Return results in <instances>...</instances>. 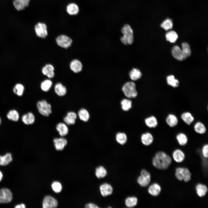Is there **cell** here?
I'll return each instance as SVG.
<instances>
[{
    "label": "cell",
    "instance_id": "obj_16",
    "mask_svg": "<svg viewBox=\"0 0 208 208\" xmlns=\"http://www.w3.org/2000/svg\"><path fill=\"white\" fill-rule=\"evenodd\" d=\"M77 117V115L75 113L73 112H70L67 113L66 116L64 118V121L66 125H73L75 123Z\"/></svg>",
    "mask_w": 208,
    "mask_h": 208
},
{
    "label": "cell",
    "instance_id": "obj_32",
    "mask_svg": "<svg viewBox=\"0 0 208 208\" xmlns=\"http://www.w3.org/2000/svg\"><path fill=\"white\" fill-rule=\"evenodd\" d=\"M78 116L81 120L85 122L88 121L90 118V114L84 108L81 109L79 110Z\"/></svg>",
    "mask_w": 208,
    "mask_h": 208
},
{
    "label": "cell",
    "instance_id": "obj_46",
    "mask_svg": "<svg viewBox=\"0 0 208 208\" xmlns=\"http://www.w3.org/2000/svg\"><path fill=\"white\" fill-rule=\"evenodd\" d=\"M202 154L204 157H208V145L206 144L203 145L202 148Z\"/></svg>",
    "mask_w": 208,
    "mask_h": 208
},
{
    "label": "cell",
    "instance_id": "obj_7",
    "mask_svg": "<svg viewBox=\"0 0 208 208\" xmlns=\"http://www.w3.org/2000/svg\"><path fill=\"white\" fill-rule=\"evenodd\" d=\"M56 40L59 46L66 49L70 47L72 42L71 39L64 35H61L58 36L56 38Z\"/></svg>",
    "mask_w": 208,
    "mask_h": 208
},
{
    "label": "cell",
    "instance_id": "obj_8",
    "mask_svg": "<svg viewBox=\"0 0 208 208\" xmlns=\"http://www.w3.org/2000/svg\"><path fill=\"white\" fill-rule=\"evenodd\" d=\"M12 198L11 191L7 188L0 189V203L10 202Z\"/></svg>",
    "mask_w": 208,
    "mask_h": 208
},
{
    "label": "cell",
    "instance_id": "obj_29",
    "mask_svg": "<svg viewBox=\"0 0 208 208\" xmlns=\"http://www.w3.org/2000/svg\"><path fill=\"white\" fill-rule=\"evenodd\" d=\"M129 75L131 79L135 81L141 78L142 74L139 69L133 68L129 72Z\"/></svg>",
    "mask_w": 208,
    "mask_h": 208
},
{
    "label": "cell",
    "instance_id": "obj_23",
    "mask_svg": "<svg viewBox=\"0 0 208 208\" xmlns=\"http://www.w3.org/2000/svg\"><path fill=\"white\" fill-rule=\"evenodd\" d=\"M56 128L60 135L61 136H65L68 133V129L66 124L65 123H59L57 125Z\"/></svg>",
    "mask_w": 208,
    "mask_h": 208
},
{
    "label": "cell",
    "instance_id": "obj_26",
    "mask_svg": "<svg viewBox=\"0 0 208 208\" xmlns=\"http://www.w3.org/2000/svg\"><path fill=\"white\" fill-rule=\"evenodd\" d=\"M35 118L34 114L30 112L23 115L22 117L23 122L27 125L33 124L34 122Z\"/></svg>",
    "mask_w": 208,
    "mask_h": 208
},
{
    "label": "cell",
    "instance_id": "obj_37",
    "mask_svg": "<svg viewBox=\"0 0 208 208\" xmlns=\"http://www.w3.org/2000/svg\"><path fill=\"white\" fill-rule=\"evenodd\" d=\"M7 116L9 120L15 122L18 121L19 118L18 112L15 109L10 110L8 113Z\"/></svg>",
    "mask_w": 208,
    "mask_h": 208
},
{
    "label": "cell",
    "instance_id": "obj_28",
    "mask_svg": "<svg viewBox=\"0 0 208 208\" xmlns=\"http://www.w3.org/2000/svg\"><path fill=\"white\" fill-rule=\"evenodd\" d=\"M196 190L198 195L200 197L204 196L207 193L208 189L205 185L199 183L196 187Z\"/></svg>",
    "mask_w": 208,
    "mask_h": 208
},
{
    "label": "cell",
    "instance_id": "obj_43",
    "mask_svg": "<svg viewBox=\"0 0 208 208\" xmlns=\"http://www.w3.org/2000/svg\"><path fill=\"white\" fill-rule=\"evenodd\" d=\"M24 90V86L20 83L16 84L13 89L14 92L19 96H21L23 95Z\"/></svg>",
    "mask_w": 208,
    "mask_h": 208
},
{
    "label": "cell",
    "instance_id": "obj_47",
    "mask_svg": "<svg viewBox=\"0 0 208 208\" xmlns=\"http://www.w3.org/2000/svg\"><path fill=\"white\" fill-rule=\"evenodd\" d=\"M85 207L87 208H98L99 207L96 205L92 203H89L86 204Z\"/></svg>",
    "mask_w": 208,
    "mask_h": 208
},
{
    "label": "cell",
    "instance_id": "obj_33",
    "mask_svg": "<svg viewBox=\"0 0 208 208\" xmlns=\"http://www.w3.org/2000/svg\"><path fill=\"white\" fill-rule=\"evenodd\" d=\"M138 199L135 196H129L127 197L125 200V203L127 207H133L137 204Z\"/></svg>",
    "mask_w": 208,
    "mask_h": 208
},
{
    "label": "cell",
    "instance_id": "obj_17",
    "mask_svg": "<svg viewBox=\"0 0 208 208\" xmlns=\"http://www.w3.org/2000/svg\"><path fill=\"white\" fill-rule=\"evenodd\" d=\"M55 149L57 150H62L67 144V141L64 138H56L53 140Z\"/></svg>",
    "mask_w": 208,
    "mask_h": 208
},
{
    "label": "cell",
    "instance_id": "obj_1",
    "mask_svg": "<svg viewBox=\"0 0 208 208\" xmlns=\"http://www.w3.org/2000/svg\"><path fill=\"white\" fill-rule=\"evenodd\" d=\"M172 162L170 157L163 151L157 152L153 157L152 163L156 168L161 170L167 169Z\"/></svg>",
    "mask_w": 208,
    "mask_h": 208
},
{
    "label": "cell",
    "instance_id": "obj_36",
    "mask_svg": "<svg viewBox=\"0 0 208 208\" xmlns=\"http://www.w3.org/2000/svg\"><path fill=\"white\" fill-rule=\"evenodd\" d=\"M116 139L117 142L122 145L125 144L127 141V137L126 134L122 132L118 133L116 134Z\"/></svg>",
    "mask_w": 208,
    "mask_h": 208
},
{
    "label": "cell",
    "instance_id": "obj_27",
    "mask_svg": "<svg viewBox=\"0 0 208 208\" xmlns=\"http://www.w3.org/2000/svg\"><path fill=\"white\" fill-rule=\"evenodd\" d=\"M176 139L179 144L181 146L186 145L188 141L187 135L183 132L178 133L176 135Z\"/></svg>",
    "mask_w": 208,
    "mask_h": 208
},
{
    "label": "cell",
    "instance_id": "obj_35",
    "mask_svg": "<svg viewBox=\"0 0 208 208\" xmlns=\"http://www.w3.org/2000/svg\"><path fill=\"white\" fill-rule=\"evenodd\" d=\"M107 174L106 169L102 166H99L96 168L95 170V175L98 179L104 177Z\"/></svg>",
    "mask_w": 208,
    "mask_h": 208
},
{
    "label": "cell",
    "instance_id": "obj_40",
    "mask_svg": "<svg viewBox=\"0 0 208 208\" xmlns=\"http://www.w3.org/2000/svg\"><path fill=\"white\" fill-rule=\"evenodd\" d=\"M173 25L172 19L170 18H167L161 23L160 26L165 30H168L172 29Z\"/></svg>",
    "mask_w": 208,
    "mask_h": 208
},
{
    "label": "cell",
    "instance_id": "obj_34",
    "mask_svg": "<svg viewBox=\"0 0 208 208\" xmlns=\"http://www.w3.org/2000/svg\"><path fill=\"white\" fill-rule=\"evenodd\" d=\"M66 10L69 14L75 15L78 13L79 8L77 4L74 3H71L67 6Z\"/></svg>",
    "mask_w": 208,
    "mask_h": 208
},
{
    "label": "cell",
    "instance_id": "obj_24",
    "mask_svg": "<svg viewBox=\"0 0 208 208\" xmlns=\"http://www.w3.org/2000/svg\"><path fill=\"white\" fill-rule=\"evenodd\" d=\"M70 68L74 72L78 73L81 70L82 65L79 60L75 59L72 60L70 62Z\"/></svg>",
    "mask_w": 208,
    "mask_h": 208
},
{
    "label": "cell",
    "instance_id": "obj_42",
    "mask_svg": "<svg viewBox=\"0 0 208 208\" xmlns=\"http://www.w3.org/2000/svg\"><path fill=\"white\" fill-rule=\"evenodd\" d=\"M167 80L168 84L174 88L177 87L179 86V81L175 79L173 75L168 76L167 78Z\"/></svg>",
    "mask_w": 208,
    "mask_h": 208
},
{
    "label": "cell",
    "instance_id": "obj_12",
    "mask_svg": "<svg viewBox=\"0 0 208 208\" xmlns=\"http://www.w3.org/2000/svg\"><path fill=\"white\" fill-rule=\"evenodd\" d=\"M167 124L171 127L176 126L179 123V120L177 116L173 114H168L165 119Z\"/></svg>",
    "mask_w": 208,
    "mask_h": 208
},
{
    "label": "cell",
    "instance_id": "obj_18",
    "mask_svg": "<svg viewBox=\"0 0 208 208\" xmlns=\"http://www.w3.org/2000/svg\"><path fill=\"white\" fill-rule=\"evenodd\" d=\"M144 122L147 127L151 128L157 127L158 123L156 117L153 115L146 118L144 120Z\"/></svg>",
    "mask_w": 208,
    "mask_h": 208
},
{
    "label": "cell",
    "instance_id": "obj_2",
    "mask_svg": "<svg viewBox=\"0 0 208 208\" xmlns=\"http://www.w3.org/2000/svg\"><path fill=\"white\" fill-rule=\"evenodd\" d=\"M121 32L123 34L120 38L122 43L125 45L132 44L134 41L133 31L130 25H125L121 29Z\"/></svg>",
    "mask_w": 208,
    "mask_h": 208
},
{
    "label": "cell",
    "instance_id": "obj_21",
    "mask_svg": "<svg viewBox=\"0 0 208 208\" xmlns=\"http://www.w3.org/2000/svg\"><path fill=\"white\" fill-rule=\"evenodd\" d=\"M194 131L197 133L200 134H203L206 133L207 128L205 125L200 121L196 122L193 127Z\"/></svg>",
    "mask_w": 208,
    "mask_h": 208
},
{
    "label": "cell",
    "instance_id": "obj_4",
    "mask_svg": "<svg viewBox=\"0 0 208 208\" xmlns=\"http://www.w3.org/2000/svg\"><path fill=\"white\" fill-rule=\"evenodd\" d=\"M175 176L179 180L187 182L190 180L191 174L187 168L179 167L176 169Z\"/></svg>",
    "mask_w": 208,
    "mask_h": 208
},
{
    "label": "cell",
    "instance_id": "obj_3",
    "mask_svg": "<svg viewBox=\"0 0 208 208\" xmlns=\"http://www.w3.org/2000/svg\"><path fill=\"white\" fill-rule=\"evenodd\" d=\"M122 90L125 95L128 98H134L138 95L136 85L133 82L129 81L125 83L122 86Z\"/></svg>",
    "mask_w": 208,
    "mask_h": 208
},
{
    "label": "cell",
    "instance_id": "obj_45",
    "mask_svg": "<svg viewBox=\"0 0 208 208\" xmlns=\"http://www.w3.org/2000/svg\"><path fill=\"white\" fill-rule=\"evenodd\" d=\"M53 190L56 193L60 192L62 189V186L61 183L57 181L54 182L51 185Z\"/></svg>",
    "mask_w": 208,
    "mask_h": 208
},
{
    "label": "cell",
    "instance_id": "obj_49",
    "mask_svg": "<svg viewBox=\"0 0 208 208\" xmlns=\"http://www.w3.org/2000/svg\"><path fill=\"white\" fill-rule=\"evenodd\" d=\"M3 176V174L1 171H0V182L2 179Z\"/></svg>",
    "mask_w": 208,
    "mask_h": 208
},
{
    "label": "cell",
    "instance_id": "obj_31",
    "mask_svg": "<svg viewBox=\"0 0 208 208\" xmlns=\"http://www.w3.org/2000/svg\"><path fill=\"white\" fill-rule=\"evenodd\" d=\"M12 160V156L10 153H7L3 156L0 155V166L6 165Z\"/></svg>",
    "mask_w": 208,
    "mask_h": 208
},
{
    "label": "cell",
    "instance_id": "obj_20",
    "mask_svg": "<svg viewBox=\"0 0 208 208\" xmlns=\"http://www.w3.org/2000/svg\"><path fill=\"white\" fill-rule=\"evenodd\" d=\"M172 157L175 161L177 163L182 162L185 158V155L183 152L179 149H176L173 152Z\"/></svg>",
    "mask_w": 208,
    "mask_h": 208
},
{
    "label": "cell",
    "instance_id": "obj_14",
    "mask_svg": "<svg viewBox=\"0 0 208 208\" xmlns=\"http://www.w3.org/2000/svg\"><path fill=\"white\" fill-rule=\"evenodd\" d=\"M172 53L173 57L177 60L182 61L185 59L181 49L178 46H175L172 48Z\"/></svg>",
    "mask_w": 208,
    "mask_h": 208
},
{
    "label": "cell",
    "instance_id": "obj_25",
    "mask_svg": "<svg viewBox=\"0 0 208 208\" xmlns=\"http://www.w3.org/2000/svg\"><path fill=\"white\" fill-rule=\"evenodd\" d=\"M29 0H14L13 4L15 8L18 10L24 9L28 6Z\"/></svg>",
    "mask_w": 208,
    "mask_h": 208
},
{
    "label": "cell",
    "instance_id": "obj_38",
    "mask_svg": "<svg viewBox=\"0 0 208 208\" xmlns=\"http://www.w3.org/2000/svg\"><path fill=\"white\" fill-rule=\"evenodd\" d=\"M166 38L167 41L171 43H174L177 40L178 36L176 32L171 31L166 34Z\"/></svg>",
    "mask_w": 208,
    "mask_h": 208
},
{
    "label": "cell",
    "instance_id": "obj_39",
    "mask_svg": "<svg viewBox=\"0 0 208 208\" xmlns=\"http://www.w3.org/2000/svg\"><path fill=\"white\" fill-rule=\"evenodd\" d=\"M185 59L190 56L191 51L189 44L186 42L182 44V49Z\"/></svg>",
    "mask_w": 208,
    "mask_h": 208
},
{
    "label": "cell",
    "instance_id": "obj_22",
    "mask_svg": "<svg viewBox=\"0 0 208 208\" xmlns=\"http://www.w3.org/2000/svg\"><path fill=\"white\" fill-rule=\"evenodd\" d=\"M54 68L53 65L47 64L42 68V72L44 75L50 78H52L54 76Z\"/></svg>",
    "mask_w": 208,
    "mask_h": 208
},
{
    "label": "cell",
    "instance_id": "obj_13",
    "mask_svg": "<svg viewBox=\"0 0 208 208\" xmlns=\"http://www.w3.org/2000/svg\"><path fill=\"white\" fill-rule=\"evenodd\" d=\"M141 139L142 144L145 146H148L153 143L154 140V137L151 133L146 132L142 134Z\"/></svg>",
    "mask_w": 208,
    "mask_h": 208
},
{
    "label": "cell",
    "instance_id": "obj_15",
    "mask_svg": "<svg viewBox=\"0 0 208 208\" xmlns=\"http://www.w3.org/2000/svg\"><path fill=\"white\" fill-rule=\"evenodd\" d=\"M182 120L186 125H191L194 121V118L192 114L189 112H183L181 115Z\"/></svg>",
    "mask_w": 208,
    "mask_h": 208
},
{
    "label": "cell",
    "instance_id": "obj_5",
    "mask_svg": "<svg viewBox=\"0 0 208 208\" xmlns=\"http://www.w3.org/2000/svg\"><path fill=\"white\" fill-rule=\"evenodd\" d=\"M39 112L43 116H48L51 113V105L45 100L38 101L37 104Z\"/></svg>",
    "mask_w": 208,
    "mask_h": 208
},
{
    "label": "cell",
    "instance_id": "obj_10",
    "mask_svg": "<svg viewBox=\"0 0 208 208\" xmlns=\"http://www.w3.org/2000/svg\"><path fill=\"white\" fill-rule=\"evenodd\" d=\"M57 205V200L51 196H45L43 200L42 207L44 208H54Z\"/></svg>",
    "mask_w": 208,
    "mask_h": 208
},
{
    "label": "cell",
    "instance_id": "obj_50",
    "mask_svg": "<svg viewBox=\"0 0 208 208\" xmlns=\"http://www.w3.org/2000/svg\"><path fill=\"white\" fill-rule=\"evenodd\" d=\"M1 118L0 117V125L1 124Z\"/></svg>",
    "mask_w": 208,
    "mask_h": 208
},
{
    "label": "cell",
    "instance_id": "obj_44",
    "mask_svg": "<svg viewBox=\"0 0 208 208\" xmlns=\"http://www.w3.org/2000/svg\"><path fill=\"white\" fill-rule=\"evenodd\" d=\"M52 82L50 80L46 79L42 82L40 87L42 90L44 92L48 91L52 85Z\"/></svg>",
    "mask_w": 208,
    "mask_h": 208
},
{
    "label": "cell",
    "instance_id": "obj_30",
    "mask_svg": "<svg viewBox=\"0 0 208 208\" xmlns=\"http://www.w3.org/2000/svg\"><path fill=\"white\" fill-rule=\"evenodd\" d=\"M54 90L56 93L60 96L65 95L67 92L65 87L60 83H58L55 85Z\"/></svg>",
    "mask_w": 208,
    "mask_h": 208
},
{
    "label": "cell",
    "instance_id": "obj_41",
    "mask_svg": "<svg viewBox=\"0 0 208 208\" xmlns=\"http://www.w3.org/2000/svg\"><path fill=\"white\" fill-rule=\"evenodd\" d=\"M132 103L131 101L129 99H123L120 102L122 109L124 111H128L131 108Z\"/></svg>",
    "mask_w": 208,
    "mask_h": 208
},
{
    "label": "cell",
    "instance_id": "obj_48",
    "mask_svg": "<svg viewBox=\"0 0 208 208\" xmlns=\"http://www.w3.org/2000/svg\"><path fill=\"white\" fill-rule=\"evenodd\" d=\"M26 207L25 205L23 204L18 205L15 207L16 208H24Z\"/></svg>",
    "mask_w": 208,
    "mask_h": 208
},
{
    "label": "cell",
    "instance_id": "obj_6",
    "mask_svg": "<svg viewBox=\"0 0 208 208\" xmlns=\"http://www.w3.org/2000/svg\"><path fill=\"white\" fill-rule=\"evenodd\" d=\"M151 179V176L150 173L143 169L141 171V175L138 177L137 181L140 186L145 187L149 184Z\"/></svg>",
    "mask_w": 208,
    "mask_h": 208
},
{
    "label": "cell",
    "instance_id": "obj_11",
    "mask_svg": "<svg viewBox=\"0 0 208 208\" xmlns=\"http://www.w3.org/2000/svg\"><path fill=\"white\" fill-rule=\"evenodd\" d=\"M99 190L101 195L103 197L111 194L113 192V188L112 185L107 183H104L101 185L99 187Z\"/></svg>",
    "mask_w": 208,
    "mask_h": 208
},
{
    "label": "cell",
    "instance_id": "obj_19",
    "mask_svg": "<svg viewBox=\"0 0 208 208\" xmlns=\"http://www.w3.org/2000/svg\"><path fill=\"white\" fill-rule=\"evenodd\" d=\"M161 191L160 186L157 183H154L149 186L148 189V193L154 196H158Z\"/></svg>",
    "mask_w": 208,
    "mask_h": 208
},
{
    "label": "cell",
    "instance_id": "obj_9",
    "mask_svg": "<svg viewBox=\"0 0 208 208\" xmlns=\"http://www.w3.org/2000/svg\"><path fill=\"white\" fill-rule=\"evenodd\" d=\"M35 29L36 34L39 37L44 38L47 35V26L44 23H39L37 24Z\"/></svg>",
    "mask_w": 208,
    "mask_h": 208
}]
</instances>
